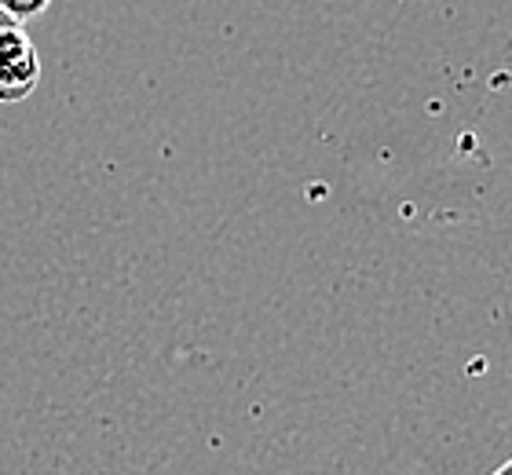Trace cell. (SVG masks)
Wrapping results in <instances>:
<instances>
[{"label":"cell","instance_id":"277c9868","mask_svg":"<svg viewBox=\"0 0 512 475\" xmlns=\"http://www.w3.org/2000/svg\"><path fill=\"white\" fill-rule=\"evenodd\" d=\"M11 22H15V19H11V15H4V11H0V30H4V26H11Z\"/></svg>","mask_w":512,"mask_h":475},{"label":"cell","instance_id":"3957f363","mask_svg":"<svg viewBox=\"0 0 512 475\" xmlns=\"http://www.w3.org/2000/svg\"><path fill=\"white\" fill-rule=\"evenodd\" d=\"M494 475H512V457H509V461H505V465L498 468V472H494Z\"/></svg>","mask_w":512,"mask_h":475},{"label":"cell","instance_id":"7a4b0ae2","mask_svg":"<svg viewBox=\"0 0 512 475\" xmlns=\"http://www.w3.org/2000/svg\"><path fill=\"white\" fill-rule=\"evenodd\" d=\"M48 8H52V0H0V11H4V15H11L15 22L41 19Z\"/></svg>","mask_w":512,"mask_h":475},{"label":"cell","instance_id":"6da1fadb","mask_svg":"<svg viewBox=\"0 0 512 475\" xmlns=\"http://www.w3.org/2000/svg\"><path fill=\"white\" fill-rule=\"evenodd\" d=\"M41 85V55L22 22L0 30V103H22Z\"/></svg>","mask_w":512,"mask_h":475}]
</instances>
